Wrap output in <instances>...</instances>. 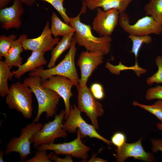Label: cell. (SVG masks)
<instances>
[{
    "label": "cell",
    "mask_w": 162,
    "mask_h": 162,
    "mask_svg": "<svg viewBox=\"0 0 162 162\" xmlns=\"http://www.w3.org/2000/svg\"><path fill=\"white\" fill-rule=\"evenodd\" d=\"M53 152H51L49 154L50 159L52 160L55 161L57 162H73L70 155H67L64 158H61L54 154Z\"/></svg>",
    "instance_id": "cell-34"
},
{
    "label": "cell",
    "mask_w": 162,
    "mask_h": 162,
    "mask_svg": "<svg viewBox=\"0 0 162 162\" xmlns=\"http://www.w3.org/2000/svg\"><path fill=\"white\" fill-rule=\"evenodd\" d=\"M50 29L52 34L55 38L58 36H65L75 32L73 27L62 21L54 12L52 15Z\"/></svg>",
    "instance_id": "cell-21"
},
{
    "label": "cell",
    "mask_w": 162,
    "mask_h": 162,
    "mask_svg": "<svg viewBox=\"0 0 162 162\" xmlns=\"http://www.w3.org/2000/svg\"><path fill=\"white\" fill-rule=\"evenodd\" d=\"M104 55L101 52L82 51L79 56L77 65L80 69L81 78L79 86H86L87 81L93 72L104 61Z\"/></svg>",
    "instance_id": "cell-14"
},
{
    "label": "cell",
    "mask_w": 162,
    "mask_h": 162,
    "mask_svg": "<svg viewBox=\"0 0 162 162\" xmlns=\"http://www.w3.org/2000/svg\"><path fill=\"white\" fill-rule=\"evenodd\" d=\"M50 28V24L47 21L43 30L39 37L34 38H27L25 34H21L19 39L23 50H25L38 51L44 53L52 50L54 46L60 40L59 38H53Z\"/></svg>",
    "instance_id": "cell-11"
},
{
    "label": "cell",
    "mask_w": 162,
    "mask_h": 162,
    "mask_svg": "<svg viewBox=\"0 0 162 162\" xmlns=\"http://www.w3.org/2000/svg\"><path fill=\"white\" fill-rule=\"evenodd\" d=\"M143 137L132 143L126 142L121 147L115 148V158L118 162H124L129 158L133 157L146 162H151L155 160L153 154L146 152L142 145Z\"/></svg>",
    "instance_id": "cell-15"
},
{
    "label": "cell",
    "mask_w": 162,
    "mask_h": 162,
    "mask_svg": "<svg viewBox=\"0 0 162 162\" xmlns=\"http://www.w3.org/2000/svg\"><path fill=\"white\" fill-rule=\"evenodd\" d=\"M46 150H37L35 155L32 158L26 160L25 162H52L49 154L47 155Z\"/></svg>",
    "instance_id": "cell-29"
},
{
    "label": "cell",
    "mask_w": 162,
    "mask_h": 162,
    "mask_svg": "<svg viewBox=\"0 0 162 162\" xmlns=\"http://www.w3.org/2000/svg\"><path fill=\"white\" fill-rule=\"evenodd\" d=\"M44 54L38 51H32L26 62L19 67L17 70L13 71L15 77L19 80L27 72L46 64L47 62L44 58Z\"/></svg>",
    "instance_id": "cell-17"
},
{
    "label": "cell",
    "mask_w": 162,
    "mask_h": 162,
    "mask_svg": "<svg viewBox=\"0 0 162 162\" xmlns=\"http://www.w3.org/2000/svg\"><path fill=\"white\" fill-rule=\"evenodd\" d=\"M118 24L129 35L142 36L154 34L159 35L162 33V24L148 15L140 18L134 24L131 25L129 15L124 12L120 14Z\"/></svg>",
    "instance_id": "cell-5"
},
{
    "label": "cell",
    "mask_w": 162,
    "mask_h": 162,
    "mask_svg": "<svg viewBox=\"0 0 162 162\" xmlns=\"http://www.w3.org/2000/svg\"><path fill=\"white\" fill-rule=\"evenodd\" d=\"M11 0H0V8L2 9L5 8Z\"/></svg>",
    "instance_id": "cell-36"
},
{
    "label": "cell",
    "mask_w": 162,
    "mask_h": 162,
    "mask_svg": "<svg viewBox=\"0 0 162 162\" xmlns=\"http://www.w3.org/2000/svg\"><path fill=\"white\" fill-rule=\"evenodd\" d=\"M157 128L160 130H162V123H158L156 124Z\"/></svg>",
    "instance_id": "cell-39"
},
{
    "label": "cell",
    "mask_w": 162,
    "mask_h": 162,
    "mask_svg": "<svg viewBox=\"0 0 162 162\" xmlns=\"http://www.w3.org/2000/svg\"><path fill=\"white\" fill-rule=\"evenodd\" d=\"M128 37L132 42V47L130 52L134 55L136 58L135 65H138L137 59L140 50L143 44H148L151 43L152 37L149 35L138 36L132 35H129Z\"/></svg>",
    "instance_id": "cell-24"
},
{
    "label": "cell",
    "mask_w": 162,
    "mask_h": 162,
    "mask_svg": "<svg viewBox=\"0 0 162 162\" xmlns=\"http://www.w3.org/2000/svg\"><path fill=\"white\" fill-rule=\"evenodd\" d=\"M89 162H106V160L99 158H96L95 155L93 156L88 160Z\"/></svg>",
    "instance_id": "cell-35"
},
{
    "label": "cell",
    "mask_w": 162,
    "mask_h": 162,
    "mask_svg": "<svg viewBox=\"0 0 162 162\" xmlns=\"http://www.w3.org/2000/svg\"><path fill=\"white\" fill-rule=\"evenodd\" d=\"M32 93L30 88L24 83L13 84L6 96V104L9 109L16 110L26 118H30L33 110Z\"/></svg>",
    "instance_id": "cell-4"
},
{
    "label": "cell",
    "mask_w": 162,
    "mask_h": 162,
    "mask_svg": "<svg viewBox=\"0 0 162 162\" xmlns=\"http://www.w3.org/2000/svg\"><path fill=\"white\" fill-rule=\"evenodd\" d=\"M23 4L27 6L31 7L33 6L34 2L32 0H20Z\"/></svg>",
    "instance_id": "cell-37"
},
{
    "label": "cell",
    "mask_w": 162,
    "mask_h": 162,
    "mask_svg": "<svg viewBox=\"0 0 162 162\" xmlns=\"http://www.w3.org/2000/svg\"><path fill=\"white\" fill-rule=\"evenodd\" d=\"M86 7L83 1L82 7L79 14L76 16L70 17L69 24L75 30L74 38L76 44L84 47L86 51L99 52L107 55L110 50L112 38L110 36H94L92 33L91 27L81 21L80 16L85 13Z\"/></svg>",
    "instance_id": "cell-1"
},
{
    "label": "cell",
    "mask_w": 162,
    "mask_h": 162,
    "mask_svg": "<svg viewBox=\"0 0 162 162\" xmlns=\"http://www.w3.org/2000/svg\"><path fill=\"white\" fill-rule=\"evenodd\" d=\"M40 76H29L25 78L23 83L29 87L37 100L38 108L34 122L38 123L41 114L46 113V117L50 118L56 114L61 97L55 92L42 87Z\"/></svg>",
    "instance_id": "cell-2"
},
{
    "label": "cell",
    "mask_w": 162,
    "mask_h": 162,
    "mask_svg": "<svg viewBox=\"0 0 162 162\" xmlns=\"http://www.w3.org/2000/svg\"><path fill=\"white\" fill-rule=\"evenodd\" d=\"M43 126L42 123L33 122L22 128L20 136L13 137L9 141L6 147L5 153L8 154L13 152L18 153L22 161L25 162L27 157L31 154L30 145L32 136Z\"/></svg>",
    "instance_id": "cell-8"
},
{
    "label": "cell",
    "mask_w": 162,
    "mask_h": 162,
    "mask_svg": "<svg viewBox=\"0 0 162 162\" xmlns=\"http://www.w3.org/2000/svg\"><path fill=\"white\" fill-rule=\"evenodd\" d=\"M97 14L92 22V28L100 36H111L118 24L119 11L114 8L107 11L96 8Z\"/></svg>",
    "instance_id": "cell-13"
},
{
    "label": "cell",
    "mask_w": 162,
    "mask_h": 162,
    "mask_svg": "<svg viewBox=\"0 0 162 162\" xmlns=\"http://www.w3.org/2000/svg\"><path fill=\"white\" fill-rule=\"evenodd\" d=\"M155 63L158 67V70L146 80V82L148 85L154 83H162V56H157L155 59Z\"/></svg>",
    "instance_id": "cell-27"
},
{
    "label": "cell",
    "mask_w": 162,
    "mask_h": 162,
    "mask_svg": "<svg viewBox=\"0 0 162 162\" xmlns=\"http://www.w3.org/2000/svg\"><path fill=\"white\" fill-rule=\"evenodd\" d=\"M126 140V136L125 134L121 132L115 133L111 138V142L117 148H119L122 146Z\"/></svg>",
    "instance_id": "cell-32"
},
{
    "label": "cell",
    "mask_w": 162,
    "mask_h": 162,
    "mask_svg": "<svg viewBox=\"0 0 162 162\" xmlns=\"http://www.w3.org/2000/svg\"><path fill=\"white\" fill-rule=\"evenodd\" d=\"M76 43L73 37L69 50L63 59L57 65L48 69L42 67L30 71L29 76L36 75L40 76L42 82L53 76H62L69 79L76 88L79 86L80 79L75 64V57L77 49Z\"/></svg>",
    "instance_id": "cell-3"
},
{
    "label": "cell",
    "mask_w": 162,
    "mask_h": 162,
    "mask_svg": "<svg viewBox=\"0 0 162 162\" xmlns=\"http://www.w3.org/2000/svg\"><path fill=\"white\" fill-rule=\"evenodd\" d=\"M4 153H5V151L2 150L0 151V162H3L4 161L3 159V157Z\"/></svg>",
    "instance_id": "cell-38"
},
{
    "label": "cell",
    "mask_w": 162,
    "mask_h": 162,
    "mask_svg": "<svg viewBox=\"0 0 162 162\" xmlns=\"http://www.w3.org/2000/svg\"><path fill=\"white\" fill-rule=\"evenodd\" d=\"M90 90L94 97L99 100L103 99L105 96L103 87L100 83H94L90 87Z\"/></svg>",
    "instance_id": "cell-31"
},
{
    "label": "cell",
    "mask_w": 162,
    "mask_h": 162,
    "mask_svg": "<svg viewBox=\"0 0 162 162\" xmlns=\"http://www.w3.org/2000/svg\"><path fill=\"white\" fill-rule=\"evenodd\" d=\"M11 6L0 9V24L2 28L8 30L11 28H19L22 22L21 18L24 9L20 0H14Z\"/></svg>",
    "instance_id": "cell-16"
},
{
    "label": "cell",
    "mask_w": 162,
    "mask_h": 162,
    "mask_svg": "<svg viewBox=\"0 0 162 162\" xmlns=\"http://www.w3.org/2000/svg\"><path fill=\"white\" fill-rule=\"evenodd\" d=\"M16 36L12 34L8 37L4 35L0 36V58L5 57L14 41Z\"/></svg>",
    "instance_id": "cell-26"
},
{
    "label": "cell",
    "mask_w": 162,
    "mask_h": 162,
    "mask_svg": "<svg viewBox=\"0 0 162 162\" xmlns=\"http://www.w3.org/2000/svg\"><path fill=\"white\" fill-rule=\"evenodd\" d=\"M11 67L4 60L0 61V95L3 98L6 96L9 92L8 81L11 80L14 76L13 72L10 70Z\"/></svg>",
    "instance_id": "cell-22"
},
{
    "label": "cell",
    "mask_w": 162,
    "mask_h": 162,
    "mask_svg": "<svg viewBox=\"0 0 162 162\" xmlns=\"http://www.w3.org/2000/svg\"><path fill=\"white\" fill-rule=\"evenodd\" d=\"M65 115V110H62L58 115L55 116L53 121L46 123L32 136L31 142L33 143L35 149L42 144L54 143L56 139L67 136V132L62 127Z\"/></svg>",
    "instance_id": "cell-6"
},
{
    "label": "cell",
    "mask_w": 162,
    "mask_h": 162,
    "mask_svg": "<svg viewBox=\"0 0 162 162\" xmlns=\"http://www.w3.org/2000/svg\"><path fill=\"white\" fill-rule=\"evenodd\" d=\"M133 0H85L87 7L91 10L101 8L105 11L116 8L120 14L124 12Z\"/></svg>",
    "instance_id": "cell-18"
},
{
    "label": "cell",
    "mask_w": 162,
    "mask_h": 162,
    "mask_svg": "<svg viewBox=\"0 0 162 162\" xmlns=\"http://www.w3.org/2000/svg\"><path fill=\"white\" fill-rule=\"evenodd\" d=\"M146 99L147 100H162V86H158L148 89L146 93Z\"/></svg>",
    "instance_id": "cell-30"
},
{
    "label": "cell",
    "mask_w": 162,
    "mask_h": 162,
    "mask_svg": "<svg viewBox=\"0 0 162 162\" xmlns=\"http://www.w3.org/2000/svg\"><path fill=\"white\" fill-rule=\"evenodd\" d=\"M77 90L78 108L81 112L86 113L90 119L92 124L96 130L99 128L98 118L104 113L102 104L97 101L87 86Z\"/></svg>",
    "instance_id": "cell-9"
},
{
    "label": "cell",
    "mask_w": 162,
    "mask_h": 162,
    "mask_svg": "<svg viewBox=\"0 0 162 162\" xmlns=\"http://www.w3.org/2000/svg\"><path fill=\"white\" fill-rule=\"evenodd\" d=\"M133 104L138 106L154 115L162 123V100L158 99L154 104L149 105L139 103L134 101Z\"/></svg>",
    "instance_id": "cell-25"
},
{
    "label": "cell",
    "mask_w": 162,
    "mask_h": 162,
    "mask_svg": "<svg viewBox=\"0 0 162 162\" xmlns=\"http://www.w3.org/2000/svg\"><path fill=\"white\" fill-rule=\"evenodd\" d=\"M144 10L147 15L162 24V0H150Z\"/></svg>",
    "instance_id": "cell-23"
},
{
    "label": "cell",
    "mask_w": 162,
    "mask_h": 162,
    "mask_svg": "<svg viewBox=\"0 0 162 162\" xmlns=\"http://www.w3.org/2000/svg\"><path fill=\"white\" fill-rule=\"evenodd\" d=\"M34 2L36 0H32ZM51 4L60 14L64 22L69 24L70 17L67 15L63 4V0H40Z\"/></svg>",
    "instance_id": "cell-28"
},
{
    "label": "cell",
    "mask_w": 162,
    "mask_h": 162,
    "mask_svg": "<svg viewBox=\"0 0 162 162\" xmlns=\"http://www.w3.org/2000/svg\"><path fill=\"white\" fill-rule=\"evenodd\" d=\"M81 112L75 104L74 106L71 105L68 117L62 125V129L67 132L71 134L75 133L78 128L81 138L88 136L90 138L98 139L108 145H111V141L99 134L92 124L87 123L82 117Z\"/></svg>",
    "instance_id": "cell-7"
},
{
    "label": "cell",
    "mask_w": 162,
    "mask_h": 162,
    "mask_svg": "<svg viewBox=\"0 0 162 162\" xmlns=\"http://www.w3.org/2000/svg\"><path fill=\"white\" fill-rule=\"evenodd\" d=\"M23 50L22 44L18 38L13 43L4 57L5 62L10 67H18L22 64V58L20 54Z\"/></svg>",
    "instance_id": "cell-20"
},
{
    "label": "cell",
    "mask_w": 162,
    "mask_h": 162,
    "mask_svg": "<svg viewBox=\"0 0 162 162\" xmlns=\"http://www.w3.org/2000/svg\"><path fill=\"white\" fill-rule=\"evenodd\" d=\"M151 142L153 152L156 153L160 151L162 152V139H152Z\"/></svg>",
    "instance_id": "cell-33"
},
{
    "label": "cell",
    "mask_w": 162,
    "mask_h": 162,
    "mask_svg": "<svg viewBox=\"0 0 162 162\" xmlns=\"http://www.w3.org/2000/svg\"><path fill=\"white\" fill-rule=\"evenodd\" d=\"M41 85L44 88L53 91L62 98L65 107L66 120L70 110V99L73 95L71 92L73 86H74L73 82L66 77L55 75L42 82Z\"/></svg>",
    "instance_id": "cell-12"
},
{
    "label": "cell",
    "mask_w": 162,
    "mask_h": 162,
    "mask_svg": "<svg viewBox=\"0 0 162 162\" xmlns=\"http://www.w3.org/2000/svg\"><path fill=\"white\" fill-rule=\"evenodd\" d=\"M74 32L63 37L62 40L56 44V46L52 50L51 57L47 67L50 68L55 66L58 59L65 51L70 48Z\"/></svg>",
    "instance_id": "cell-19"
},
{
    "label": "cell",
    "mask_w": 162,
    "mask_h": 162,
    "mask_svg": "<svg viewBox=\"0 0 162 162\" xmlns=\"http://www.w3.org/2000/svg\"><path fill=\"white\" fill-rule=\"evenodd\" d=\"M78 130L76 138L71 141L61 143L42 144L37 149L51 150L57 154L69 155L76 158L81 159L83 161H86L88 158V152L91 148L82 142L80 130Z\"/></svg>",
    "instance_id": "cell-10"
}]
</instances>
